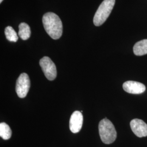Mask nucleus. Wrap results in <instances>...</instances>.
<instances>
[{
    "instance_id": "1",
    "label": "nucleus",
    "mask_w": 147,
    "mask_h": 147,
    "mask_svg": "<svg viewBox=\"0 0 147 147\" xmlns=\"http://www.w3.org/2000/svg\"><path fill=\"white\" fill-rule=\"evenodd\" d=\"M42 24L47 34L53 39H58L62 36L63 25L57 14L53 12L45 13L42 17Z\"/></svg>"
},
{
    "instance_id": "2",
    "label": "nucleus",
    "mask_w": 147,
    "mask_h": 147,
    "mask_svg": "<svg viewBox=\"0 0 147 147\" xmlns=\"http://www.w3.org/2000/svg\"><path fill=\"white\" fill-rule=\"evenodd\" d=\"M99 131L100 138L104 143L109 144L116 140L117 132L115 127L112 123L106 118L100 121Z\"/></svg>"
},
{
    "instance_id": "3",
    "label": "nucleus",
    "mask_w": 147,
    "mask_h": 147,
    "mask_svg": "<svg viewBox=\"0 0 147 147\" xmlns=\"http://www.w3.org/2000/svg\"><path fill=\"white\" fill-rule=\"evenodd\" d=\"M116 0H104L95 14L93 23L96 26L102 25L110 16L115 4Z\"/></svg>"
},
{
    "instance_id": "4",
    "label": "nucleus",
    "mask_w": 147,
    "mask_h": 147,
    "mask_svg": "<svg viewBox=\"0 0 147 147\" xmlns=\"http://www.w3.org/2000/svg\"><path fill=\"white\" fill-rule=\"evenodd\" d=\"M39 64L42 69L45 77L49 80L53 81L57 76V69L55 63L47 56L42 57L39 62Z\"/></svg>"
},
{
    "instance_id": "5",
    "label": "nucleus",
    "mask_w": 147,
    "mask_h": 147,
    "mask_svg": "<svg viewBox=\"0 0 147 147\" xmlns=\"http://www.w3.org/2000/svg\"><path fill=\"white\" fill-rule=\"evenodd\" d=\"M30 80L26 73H22L17 80L16 92L20 98L26 97L30 88Z\"/></svg>"
},
{
    "instance_id": "6",
    "label": "nucleus",
    "mask_w": 147,
    "mask_h": 147,
    "mask_svg": "<svg viewBox=\"0 0 147 147\" xmlns=\"http://www.w3.org/2000/svg\"><path fill=\"white\" fill-rule=\"evenodd\" d=\"M83 116L81 112L76 111L71 115L69 121V128L73 133L79 132L82 126Z\"/></svg>"
},
{
    "instance_id": "7",
    "label": "nucleus",
    "mask_w": 147,
    "mask_h": 147,
    "mask_svg": "<svg viewBox=\"0 0 147 147\" xmlns=\"http://www.w3.org/2000/svg\"><path fill=\"white\" fill-rule=\"evenodd\" d=\"M132 131L138 137L147 136V125L144 121L134 119L130 122Z\"/></svg>"
},
{
    "instance_id": "8",
    "label": "nucleus",
    "mask_w": 147,
    "mask_h": 147,
    "mask_svg": "<svg viewBox=\"0 0 147 147\" xmlns=\"http://www.w3.org/2000/svg\"><path fill=\"white\" fill-rule=\"evenodd\" d=\"M123 89L129 93L134 94H141L146 90V86L144 84L134 81H128L123 84Z\"/></svg>"
},
{
    "instance_id": "9",
    "label": "nucleus",
    "mask_w": 147,
    "mask_h": 147,
    "mask_svg": "<svg viewBox=\"0 0 147 147\" xmlns=\"http://www.w3.org/2000/svg\"><path fill=\"white\" fill-rule=\"evenodd\" d=\"M133 51L136 56H143L147 54V39H143L135 44Z\"/></svg>"
},
{
    "instance_id": "10",
    "label": "nucleus",
    "mask_w": 147,
    "mask_h": 147,
    "mask_svg": "<svg viewBox=\"0 0 147 147\" xmlns=\"http://www.w3.org/2000/svg\"><path fill=\"white\" fill-rule=\"evenodd\" d=\"M31 32L30 27L26 23L22 22L19 26L18 35L22 40H27L31 36Z\"/></svg>"
},
{
    "instance_id": "11",
    "label": "nucleus",
    "mask_w": 147,
    "mask_h": 147,
    "mask_svg": "<svg viewBox=\"0 0 147 147\" xmlns=\"http://www.w3.org/2000/svg\"><path fill=\"white\" fill-rule=\"evenodd\" d=\"M0 136L3 140H9L11 136V130L9 126L5 123L0 124Z\"/></svg>"
},
{
    "instance_id": "12",
    "label": "nucleus",
    "mask_w": 147,
    "mask_h": 147,
    "mask_svg": "<svg viewBox=\"0 0 147 147\" xmlns=\"http://www.w3.org/2000/svg\"><path fill=\"white\" fill-rule=\"evenodd\" d=\"M5 33L8 40L11 42H16L18 41V36L12 27H7L5 30Z\"/></svg>"
},
{
    "instance_id": "13",
    "label": "nucleus",
    "mask_w": 147,
    "mask_h": 147,
    "mask_svg": "<svg viewBox=\"0 0 147 147\" xmlns=\"http://www.w3.org/2000/svg\"><path fill=\"white\" fill-rule=\"evenodd\" d=\"M3 0H0V3H2V2L3 1Z\"/></svg>"
}]
</instances>
